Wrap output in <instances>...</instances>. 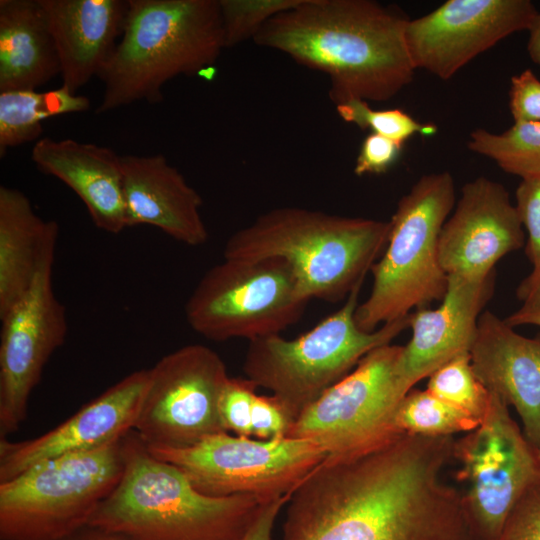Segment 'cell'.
Masks as SVG:
<instances>
[{
  "mask_svg": "<svg viewBox=\"0 0 540 540\" xmlns=\"http://www.w3.org/2000/svg\"><path fill=\"white\" fill-rule=\"evenodd\" d=\"M454 441L396 432L327 456L290 494L282 540H473L461 492L441 479Z\"/></svg>",
  "mask_w": 540,
  "mask_h": 540,
  "instance_id": "obj_1",
  "label": "cell"
},
{
  "mask_svg": "<svg viewBox=\"0 0 540 540\" xmlns=\"http://www.w3.org/2000/svg\"><path fill=\"white\" fill-rule=\"evenodd\" d=\"M402 350L390 343L367 353L300 414L287 437L310 441L327 456H337L399 432L394 415L410 391L400 372Z\"/></svg>",
  "mask_w": 540,
  "mask_h": 540,
  "instance_id": "obj_11",
  "label": "cell"
},
{
  "mask_svg": "<svg viewBox=\"0 0 540 540\" xmlns=\"http://www.w3.org/2000/svg\"><path fill=\"white\" fill-rule=\"evenodd\" d=\"M479 424V420L427 389H411L398 405L393 421L396 431L423 436H453L471 432Z\"/></svg>",
  "mask_w": 540,
  "mask_h": 540,
  "instance_id": "obj_27",
  "label": "cell"
},
{
  "mask_svg": "<svg viewBox=\"0 0 540 540\" xmlns=\"http://www.w3.org/2000/svg\"><path fill=\"white\" fill-rule=\"evenodd\" d=\"M455 203V182L448 171L423 175L399 200L383 255L370 270V294L355 311L361 330L372 332L442 300L448 275L440 264L438 241Z\"/></svg>",
  "mask_w": 540,
  "mask_h": 540,
  "instance_id": "obj_6",
  "label": "cell"
},
{
  "mask_svg": "<svg viewBox=\"0 0 540 540\" xmlns=\"http://www.w3.org/2000/svg\"><path fill=\"white\" fill-rule=\"evenodd\" d=\"M289 498L290 494L265 502L244 540H273L275 522Z\"/></svg>",
  "mask_w": 540,
  "mask_h": 540,
  "instance_id": "obj_37",
  "label": "cell"
},
{
  "mask_svg": "<svg viewBox=\"0 0 540 540\" xmlns=\"http://www.w3.org/2000/svg\"><path fill=\"white\" fill-rule=\"evenodd\" d=\"M60 75L39 0H0V92L37 90Z\"/></svg>",
  "mask_w": 540,
  "mask_h": 540,
  "instance_id": "obj_23",
  "label": "cell"
},
{
  "mask_svg": "<svg viewBox=\"0 0 540 540\" xmlns=\"http://www.w3.org/2000/svg\"><path fill=\"white\" fill-rule=\"evenodd\" d=\"M494 287L495 271L483 278L448 275L441 304L410 313L412 336L400 358V372L410 390L456 356L470 353Z\"/></svg>",
  "mask_w": 540,
  "mask_h": 540,
  "instance_id": "obj_18",
  "label": "cell"
},
{
  "mask_svg": "<svg viewBox=\"0 0 540 540\" xmlns=\"http://www.w3.org/2000/svg\"><path fill=\"white\" fill-rule=\"evenodd\" d=\"M257 386L247 378L229 377L221 394L219 412L227 432L252 436L251 410Z\"/></svg>",
  "mask_w": 540,
  "mask_h": 540,
  "instance_id": "obj_31",
  "label": "cell"
},
{
  "mask_svg": "<svg viewBox=\"0 0 540 540\" xmlns=\"http://www.w3.org/2000/svg\"><path fill=\"white\" fill-rule=\"evenodd\" d=\"M61 540H127L126 538L105 530L103 528L87 524Z\"/></svg>",
  "mask_w": 540,
  "mask_h": 540,
  "instance_id": "obj_39",
  "label": "cell"
},
{
  "mask_svg": "<svg viewBox=\"0 0 540 540\" xmlns=\"http://www.w3.org/2000/svg\"><path fill=\"white\" fill-rule=\"evenodd\" d=\"M390 222L279 207L233 233L223 257L280 258L292 267L303 295L338 302L362 284L385 249Z\"/></svg>",
  "mask_w": 540,
  "mask_h": 540,
  "instance_id": "obj_4",
  "label": "cell"
},
{
  "mask_svg": "<svg viewBox=\"0 0 540 540\" xmlns=\"http://www.w3.org/2000/svg\"><path fill=\"white\" fill-rule=\"evenodd\" d=\"M309 301L285 260L224 258L196 284L186 301L185 317L207 339L252 341L295 324Z\"/></svg>",
  "mask_w": 540,
  "mask_h": 540,
  "instance_id": "obj_9",
  "label": "cell"
},
{
  "mask_svg": "<svg viewBox=\"0 0 540 540\" xmlns=\"http://www.w3.org/2000/svg\"><path fill=\"white\" fill-rule=\"evenodd\" d=\"M497 540H540V484L516 503Z\"/></svg>",
  "mask_w": 540,
  "mask_h": 540,
  "instance_id": "obj_34",
  "label": "cell"
},
{
  "mask_svg": "<svg viewBox=\"0 0 540 540\" xmlns=\"http://www.w3.org/2000/svg\"><path fill=\"white\" fill-rule=\"evenodd\" d=\"M56 47L62 87L76 92L100 75L122 35L128 0H39Z\"/></svg>",
  "mask_w": 540,
  "mask_h": 540,
  "instance_id": "obj_21",
  "label": "cell"
},
{
  "mask_svg": "<svg viewBox=\"0 0 540 540\" xmlns=\"http://www.w3.org/2000/svg\"><path fill=\"white\" fill-rule=\"evenodd\" d=\"M224 48L219 0H128L122 35L99 75L97 113L158 103L169 80L200 74Z\"/></svg>",
  "mask_w": 540,
  "mask_h": 540,
  "instance_id": "obj_5",
  "label": "cell"
},
{
  "mask_svg": "<svg viewBox=\"0 0 540 540\" xmlns=\"http://www.w3.org/2000/svg\"><path fill=\"white\" fill-rule=\"evenodd\" d=\"M31 159L44 174L67 185L84 203L94 225L118 234L127 228L121 156L71 138L37 140Z\"/></svg>",
  "mask_w": 540,
  "mask_h": 540,
  "instance_id": "obj_22",
  "label": "cell"
},
{
  "mask_svg": "<svg viewBox=\"0 0 540 540\" xmlns=\"http://www.w3.org/2000/svg\"><path fill=\"white\" fill-rule=\"evenodd\" d=\"M408 21L399 9L373 0H301L271 18L253 41L325 73L335 105L384 102L414 77Z\"/></svg>",
  "mask_w": 540,
  "mask_h": 540,
  "instance_id": "obj_2",
  "label": "cell"
},
{
  "mask_svg": "<svg viewBox=\"0 0 540 540\" xmlns=\"http://www.w3.org/2000/svg\"><path fill=\"white\" fill-rule=\"evenodd\" d=\"M509 109L514 123L540 122V80L532 70L512 76Z\"/></svg>",
  "mask_w": 540,
  "mask_h": 540,
  "instance_id": "obj_36",
  "label": "cell"
},
{
  "mask_svg": "<svg viewBox=\"0 0 540 540\" xmlns=\"http://www.w3.org/2000/svg\"><path fill=\"white\" fill-rule=\"evenodd\" d=\"M516 296L521 302L520 311H540V261L533 265L532 271L519 283Z\"/></svg>",
  "mask_w": 540,
  "mask_h": 540,
  "instance_id": "obj_38",
  "label": "cell"
},
{
  "mask_svg": "<svg viewBox=\"0 0 540 540\" xmlns=\"http://www.w3.org/2000/svg\"><path fill=\"white\" fill-rule=\"evenodd\" d=\"M56 223L42 219L19 189L0 186V318L31 286L43 245Z\"/></svg>",
  "mask_w": 540,
  "mask_h": 540,
  "instance_id": "obj_24",
  "label": "cell"
},
{
  "mask_svg": "<svg viewBox=\"0 0 540 540\" xmlns=\"http://www.w3.org/2000/svg\"><path fill=\"white\" fill-rule=\"evenodd\" d=\"M524 227L506 188L478 177L461 188L438 241L447 275L483 278L505 255L525 246Z\"/></svg>",
  "mask_w": 540,
  "mask_h": 540,
  "instance_id": "obj_16",
  "label": "cell"
},
{
  "mask_svg": "<svg viewBox=\"0 0 540 540\" xmlns=\"http://www.w3.org/2000/svg\"><path fill=\"white\" fill-rule=\"evenodd\" d=\"M59 226L43 245L31 286L2 317L0 334V439L15 433L52 354L64 343L68 322L53 286Z\"/></svg>",
  "mask_w": 540,
  "mask_h": 540,
  "instance_id": "obj_14",
  "label": "cell"
},
{
  "mask_svg": "<svg viewBox=\"0 0 540 540\" xmlns=\"http://www.w3.org/2000/svg\"><path fill=\"white\" fill-rule=\"evenodd\" d=\"M300 1L219 0L225 48L253 39L271 18Z\"/></svg>",
  "mask_w": 540,
  "mask_h": 540,
  "instance_id": "obj_30",
  "label": "cell"
},
{
  "mask_svg": "<svg viewBox=\"0 0 540 540\" xmlns=\"http://www.w3.org/2000/svg\"><path fill=\"white\" fill-rule=\"evenodd\" d=\"M147 449L180 469L207 496L253 495L265 500L291 494L327 457L307 440H253L228 432L188 448Z\"/></svg>",
  "mask_w": 540,
  "mask_h": 540,
  "instance_id": "obj_12",
  "label": "cell"
},
{
  "mask_svg": "<svg viewBox=\"0 0 540 540\" xmlns=\"http://www.w3.org/2000/svg\"><path fill=\"white\" fill-rule=\"evenodd\" d=\"M124 470L123 438L0 482V540H61L89 524Z\"/></svg>",
  "mask_w": 540,
  "mask_h": 540,
  "instance_id": "obj_8",
  "label": "cell"
},
{
  "mask_svg": "<svg viewBox=\"0 0 540 540\" xmlns=\"http://www.w3.org/2000/svg\"><path fill=\"white\" fill-rule=\"evenodd\" d=\"M148 371L133 428L147 448L183 449L227 432L219 404L229 375L214 350L202 344L185 345Z\"/></svg>",
  "mask_w": 540,
  "mask_h": 540,
  "instance_id": "obj_13",
  "label": "cell"
},
{
  "mask_svg": "<svg viewBox=\"0 0 540 540\" xmlns=\"http://www.w3.org/2000/svg\"><path fill=\"white\" fill-rule=\"evenodd\" d=\"M538 455H539V459H540V449H538Z\"/></svg>",
  "mask_w": 540,
  "mask_h": 540,
  "instance_id": "obj_42",
  "label": "cell"
},
{
  "mask_svg": "<svg viewBox=\"0 0 540 540\" xmlns=\"http://www.w3.org/2000/svg\"><path fill=\"white\" fill-rule=\"evenodd\" d=\"M361 286L350 292L336 312L297 338L276 334L249 341L245 378L257 388L270 390L295 420L367 353L390 344L409 327L410 314L372 332L361 330L355 321Z\"/></svg>",
  "mask_w": 540,
  "mask_h": 540,
  "instance_id": "obj_7",
  "label": "cell"
},
{
  "mask_svg": "<svg viewBox=\"0 0 540 540\" xmlns=\"http://www.w3.org/2000/svg\"><path fill=\"white\" fill-rule=\"evenodd\" d=\"M148 378V369L129 373L40 436L0 439V482L42 461L96 450L122 439L134 428Z\"/></svg>",
  "mask_w": 540,
  "mask_h": 540,
  "instance_id": "obj_17",
  "label": "cell"
},
{
  "mask_svg": "<svg viewBox=\"0 0 540 540\" xmlns=\"http://www.w3.org/2000/svg\"><path fill=\"white\" fill-rule=\"evenodd\" d=\"M90 107L86 96L64 87L38 92L17 90L0 92V155L10 148L37 140L43 133L44 120L84 112Z\"/></svg>",
  "mask_w": 540,
  "mask_h": 540,
  "instance_id": "obj_25",
  "label": "cell"
},
{
  "mask_svg": "<svg viewBox=\"0 0 540 540\" xmlns=\"http://www.w3.org/2000/svg\"><path fill=\"white\" fill-rule=\"evenodd\" d=\"M336 110L345 122L402 144L415 134L431 136L437 131L434 124L421 123L401 109L374 110L363 100L336 105Z\"/></svg>",
  "mask_w": 540,
  "mask_h": 540,
  "instance_id": "obj_29",
  "label": "cell"
},
{
  "mask_svg": "<svg viewBox=\"0 0 540 540\" xmlns=\"http://www.w3.org/2000/svg\"><path fill=\"white\" fill-rule=\"evenodd\" d=\"M467 146L521 180L540 177V122L514 123L500 133L478 128L470 133Z\"/></svg>",
  "mask_w": 540,
  "mask_h": 540,
  "instance_id": "obj_26",
  "label": "cell"
},
{
  "mask_svg": "<svg viewBox=\"0 0 540 540\" xmlns=\"http://www.w3.org/2000/svg\"><path fill=\"white\" fill-rule=\"evenodd\" d=\"M124 470L89 524L127 540H244L265 500L207 496L138 434L123 437ZM271 500V499H270Z\"/></svg>",
  "mask_w": 540,
  "mask_h": 540,
  "instance_id": "obj_3",
  "label": "cell"
},
{
  "mask_svg": "<svg viewBox=\"0 0 540 540\" xmlns=\"http://www.w3.org/2000/svg\"><path fill=\"white\" fill-rule=\"evenodd\" d=\"M515 207L527 232L525 254L533 265L540 261V177L522 179Z\"/></svg>",
  "mask_w": 540,
  "mask_h": 540,
  "instance_id": "obj_32",
  "label": "cell"
},
{
  "mask_svg": "<svg viewBox=\"0 0 540 540\" xmlns=\"http://www.w3.org/2000/svg\"><path fill=\"white\" fill-rule=\"evenodd\" d=\"M295 419L276 396L256 395L251 410V433L259 440L286 438Z\"/></svg>",
  "mask_w": 540,
  "mask_h": 540,
  "instance_id": "obj_33",
  "label": "cell"
},
{
  "mask_svg": "<svg viewBox=\"0 0 540 540\" xmlns=\"http://www.w3.org/2000/svg\"><path fill=\"white\" fill-rule=\"evenodd\" d=\"M504 320L513 328L520 325H532L540 327V311L517 310Z\"/></svg>",
  "mask_w": 540,
  "mask_h": 540,
  "instance_id": "obj_41",
  "label": "cell"
},
{
  "mask_svg": "<svg viewBox=\"0 0 540 540\" xmlns=\"http://www.w3.org/2000/svg\"><path fill=\"white\" fill-rule=\"evenodd\" d=\"M537 13L530 0H448L409 19L407 47L416 69L448 80L499 41L528 31Z\"/></svg>",
  "mask_w": 540,
  "mask_h": 540,
  "instance_id": "obj_15",
  "label": "cell"
},
{
  "mask_svg": "<svg viewBox=\"0 0 540 540\" xmlns=\"http://www.w3.org/2000/svg\"><path fill=\"white\" fill-rule=\"evenodd\" d=\"M402 143L370 133L363 140L356 158L354 173L357 176L387 172L399 159Z\"/></svg>",
  "mask_w": 540,
  "mask_h": 540,
  "instance_id": "obj_35",
  "label": "cell"
},
{
  "mask_svg": "<svg viewBox=\"0 0 540 540\" xmlns=\"http://www.w3.org/2000/svg\"><path fill=\"white\" fill-rule=\"evenodd\" d=\"M121 165L127 228L150 225L193 247L208 241L201 195L164 155H123Z\"/></svg>",
  "mask_w": 540,
  "mask_h": 540,
  "instance_id": "obj_19",
  "label": "cell"
},
{
  "mask_svg": "<svg viewBox=\"0 0 540 540\" xmlns=\"http://www.w3.org/2000/svg\"><path fill=\"white\" fill-rule=\"evenodd\" d=\"M527 51L531 60L540 66V12L533 19L529 29Z\"/></svg>",
  "mask_w": 540,
  "mask_h": 540,
  "instance_id": "obj_40",
  "label": "cell"
},
{
  "mask_svg": "<svg viewBox=\"0 0 540 540\" xmlns=\"http://www.w3.org/2000/svg\"><path fill=\"white\" fill-rule=\"evenodd\" d=\"M470 357L477 377L514 407L525 437L540 449V337L522 336L486 310L479 317Z\"/></svg>",
  "mask_w": 540,
  "mask_h": 540,
  "instance_id": "obj_20",
  "label": "cell"
},
{
  "mask_svg": "<svg viewBox=\"0 0 540 540\" xmlns=\"http://www.w3.org/2000/svg\"><path fill=\"white\" fill-rule=\"evenodd\" d=\"M427 390L480 422L492 396L475 374L470 353L458 355L434 371L429 376Z\"/></svg>",
  "mask_w": 540,
  "mask_h": 540,
  "instance_id": "obj_28",
  "label": "cell"
},
{
  "mask_svg": "<svg viewBox=\"0 0 540 540\" xmlns=\"http://www.w3.org/2000/svg\"><path fill=\"white\" fill-rule=\"evenodd\" d=\"M452 456L461 464L457 478L465 485L461 497L473 540H497L516 503L540 484L538 449L492 392L484 418L454 441Z\"/></svg>",
  "mask_w": 540,
  "mask_h": 540,
  "instance_id": "obj_10",
  "label": "cell"
}]
</instances>
